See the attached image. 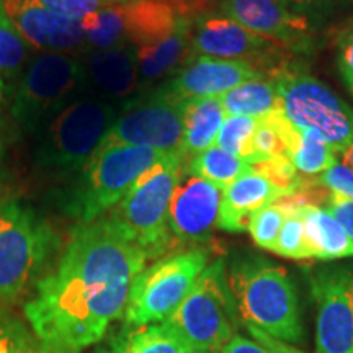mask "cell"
<instances>
[{
	"label": "cell",
	"mask_w": 353,
	"mask_h": 353,
	"mask_svg": "<svg viewBox=\"0 0 353 353\" xmlns=\"http://www.w3.org/2000/svg\"><path fill=\"white\" fill-rule=\"evenodd\" d=\"M148 260L112 218L79 224L25 304L38 342L51 353H81L100 343L123 317L132 280Z\"/></svg>",
	"instance_id": "1"
},
{
	"label": "cell",
	"mask_w": 353,
	"mask_h": 353,
	"mask_svg": "<svg viewBox=\"0 0 353 353\" xmlns=\"http://www.w3.org/2000/svg\"><path fill=\"white\" fill-rule=\"evenodd\" d=\"M226 278L241 324L285 343L303 341L296 286L283 265L242 255L226 267Z\"/></svg>",
	"instance_id": "2"
},
{
	"label": "cell",
	"mask_w": 353,
	"mask_h": 353,
	"mask_svg": "<svg viewBox=\"0 0 353 353\" xmlns=\"http://www.w3.org/2000/svg\"><path fill=\"white\" fill-rule=\"evenodd\" d=\"M118 112L97 97H79L43 128L34 170L52 180L77 175L105 138Z\"/></svg>",
	"instance_id": "3"
},
{
	"label": "cell",
	"mask_w": 353,
	"mask_h": 353,
	"mask_svg": "<svg viewBox=\"0 0 353 353\" xmlns=\"http://www.w3.org/2000/svg\"><path fill=\"white\" fill-rule=\"evenodd\" d=\"M165 154L141 145H99L74 183L65 190V213L81 224L100 219L113 210L145 170Z\"/></svg>",
	"instance_id": "4"
},
{
	"label": "cell",
	"mask_w": 353,
	"mask_h": 353,
	"mask_svg": "<svg viewBox=\"0 0 353 353\" xmlns=\"http://www.w3.org/2000/svg\"><path fill=\"white\" fill-rule=\"evenodd\" d=\"M185 164L180 152L165 154L139 176L108 216L149 260L164 257L170 250V201Z\"/></svg>",
	"instance_id": "5"
},
{
	"label": "cell",
	"mask_w": 353,
	"mask_h": 353,
	"mask_svg": "<svg viewBox=\"0 0 353 353\" xmlns=\"http://www.w3.org/2000/svg\"><path fill=\"white\" fill-rule=\"evenodd\" d=\"M57 236L46 221L17 200L0 201V304L17 301L43 272Z\"/></svg>",
	"instance_id": "6"
},
{
	"label": "cell",
	"mask_w": 353,
	"mask_h": 353,
	"mask_svg": "<svg viewBox=\"0 0 353 353\" xmlns=\"http://www.w3.org/2000/svg\"><path fill=\"white\" fill-rule=\"evenodd\" d=\"M88 85L83 61L65 52H41L21 76L12 117L26 132L43 131L57 113L76 101Z\"/></svg>",
	"instance_id": "7"
},
{
	"label": "cell",
	"mask_w": 353,
	"mask_h": 353,
	"mask_svg": "<svg viewBox=\"0 0 353 353\" xmlns=\"http://www.w3.org/2000/svg\"><path fill=\"white\" fill-rule=\"evenodd\" d=\"M193 352H221L237 334L236 307L228 286L226 260L206 265L195 286L165 321Z\"/></svg>",
	"instance_id": "8"
},
{
	"label": "cell",
	"mask_w": 353,
	"mask_h": 353,
	"mask_svg": "<svg viewBox=\"0 0 353 353\" xmlns=\"http://www.w3.org/2000/svg\"><path fill=\"white\" fill-rule=\"evenodd\" d=\"M208 259V250L195 247L167 254L144 267L131 283L123 312L125 325L161 324L169 319L195 286Z\"/></svg>",
	"instance_id": "9"
},
{
	"label": "cell",
	"mask_w": 353,
	"mask_h": 353,
	"mask_svg": "<svg viewBox=\"0 0 353 353\" xmlns=\"http://www.w3.org/2000/svg\"><path fill=\"white\" fill-rule=\"evenodd\" d=\"M281 107L296 130H312L343 152L353 145V108L316 77L291 69L275 81Z\"/></svg>",
	"instance_id": "10"
},
{
	"label": "cell",
	"mask_w": 353,
	"mask_h": 353,
	"mask_svg": "<svg viewBox=\"0 0 353 353\" xmlns=\"http://www.w3.org/2000/svg\"><path fill=\"white\" fill-rule=\"evenodd\" d=\"M192 50L193 57L210 56L241 61L272 81L298 68L293 52L249 32L221 12H205L195 17Z\"/></svg>",
	"instance_id": "11"
},
{
	"label": "cell",
	"mask_w": 353,
	"mask_h": 353,
	"mask_svg": "<svg viewBox=\"0 0 353 353\" xmlns=\"http://www.w3.org/2000/svg\"><path fill=\"white\" fill-rule=\"evenodd\" d=\"M183 103L165 85L126 101L100 145H141L182 154Z\"/></svg>",
	"instance_id": "12"
},
{
	"label": "cell",
	"mask_w": 353,
	"mask_h": 353,
	"mask_svg": "<svg viewBox=\"0 0 353 353\" xmlns=\"http://www.w3.org/2000/svg\"><path fill=\"white\" fill-rule=\"evenodd\" d=\"M316 353H353V268L327 267L311 276Z\"/></svg>",
	"instance_id": "13"
},
{
	"label": "cell",
	"mask_w": 353,
	"mask_h": 353,
	"mask_svg": "<svg viewBox=\"0 0 353 353\" xmlns=\"http://www.w3.org/2000/svg\"><path fill=\"white\" fill-rule=\"evenodd\" d=\"M219 12L293 54L312 48L311 19L276 0H219Z\"/></svg>",
	"instance_id": "14"
},
{
	"label": "cell",
	"mask_w": 353,
	"mask_h": 353,
	"mask_svg": "<svg viewBox=\"0 0 353 353\" xmlns=\"http://www.w3.org/2000/svg\"><path fill=\"white\" fill-rule=\"evenodd\" d=\"M0 7L33 50L65 54L88 51L81 21L57 15L41 0H0Z\"/></svg>",
	"instance_id": "15"
},
{
	"label": "cell",
	"mask_w": 353,
	"mask_h": 353,
	"mask_svg": "<svg viewBox=\"0 0 353 353\" xmlns=\"http://www.w3.org/2000/svg\"><path fill=\"white\" fill-rule=\"evenodd\" d=\"M221 190L183 169L169 210L172 239L206 242L216 228L221 206Z\"/></svg>",
	"instance_id": "16"
},
{
	"label": "cell",
	"mask_w": 353,
	"mask_h": 353,
	"mask_svg": "<svg viewBox=\"0 0 353 353\" xmlns=\"http://www.w3.org/2000/svg\"><path fill=\"white\" fill-rule=\"evenodd\" d=\"M262 77L252 65L241 61L195 56L183 65L169 83L167 90L180 100L219 99L229 90L252 79Z\"/></svg>",
	"instance_id": "17"
},
{
	"label": "cell",
	"mask_w": 353,
	"mask_h": 353,
	"mask_svg": "<svg viewBox=\"0 0 353 353\" xmlns=\"http://www.w3.org/2000/svg\"><path fill=\"white\" fill-rule=\"evenodd\" d=\"M281 196H285L281 190L265 180L262 175L255 174L250 167L249 172L237 176L221 193L216 229L232 234L247 232L252 216Z\"/></svg>",
	"instance_id": "18"
},
{
	"label": "cell",
	"mask_w": 353,
	"mask_h": 353,
	"mask_svg": "<svg viewBox=\"0 0 353 353\" xmlns=\"http://www.w3.org/2000/svg\"><path fill=\"white\" fill-rule=\"evenodd\" d=\"M83 65L88 85L95 87L103 100L128 99L138 87V57L132 46L94 50L87 54Z\"/></svg>",
	"instance_id": "19"
},
{
	"label": "cell",
	"mask_w": 353,
	"mask_h": 353,
	"mask_svg": "<svg viewBox=\"0 0 353 353\" xmlns=\"http://www.w3.org/2000/svg\"><path fill=\"white\" fill-rule=\"evenodd\" d=\"M195 17H183L167 37L136 50L139 77L145 82L176 74L193 57L192 33Z\"/></svg>",
	"instance_id": "20"
},
{
	"label": "cell",
	"mask_w": 353,
	"mask_h": 353,
	"mask_svg": "<svg viewBox=\"0 0 353 353\" xmlns=\"http://www.w3.org/2000/svg\"><path fill=\"white\" fill-rule=\"evenodd\" d=\"M188 343L165 322L123 325L92 353H192Z\"/></svg>",
	"instance_id": "21"
},
{
	"label": "cell",
	"mask_w": 353,
	"mask_h": 353,
	"mask_svg": "<svg viewBox=\"0 0 353 353\" xmlns=\"http://www.w3.org/2000/svg\"><path fill=\"white\" fill-rule=\"evenodd\" d=\"M224 120L226 112L219 99L185 100L182 136V156L185 161L216 144Z\"/></svg>",
	"instance_id": "22"
},
{
	"label": "cell",
	"mask_w": 353,
	"mask_h": 353,
	"mask_svg": "<svg viewBox=\"0 0 353 353\" xmlns=\"http://www.w3.org/2000/svg\"><path fill=\"white\" fill-rule=\"evenodd\" d=\"M306 231L312 259L330 262L353 257V239L337 219L321 206H307L299 211Z\"/></svg>",
	"instance_id": "23"
},
{
	"label": "cell",
	"mask_w": 353,
	"mask_h": 353,
	"mask_svg": "<svg viewBox=\"0 0 353 353\" xmlns=\"http://www.w3.org/2000/svg\"><path fill=\"white\" fill-rule=\"evenodd\" d=\"M226 117H247L262 120L281 107L275 81L267 77H257L237 85L228 94L219 97Z\"/></svg>",
	"instance_id": "24"
},
{
	"label": "cell",
	"mask_w": 353,
	"mask_h": 353,
	"mask_svg": "<svg viewBox=\"0 0 353 353\" xmlns=\"http://www.w3.org/2000/svg\"><path fill=\"white\" fill-rule=\"evenodd\" d=\"M185 170L213 183L223 192L237 176L249 172L250 165L241 157L223 151L218 145H211L203 152L188 159L187 164H185Z\"/></svg>",
	"instance_id": "25"
},
{
	"label": "cell",
	"mask_w": 353,
	"mask_h": 353,
	"mask_svg": "<svg viewBox=\"0 0 353 353\" xmlns=\"http://www.w3.org/2000/svg\"><path fill=\"white\" fill-rule=\"evenodd\" d=\"M299 143L291 154V162L306 176H316L317 174H324L330 167L335 165L337 159L332 148L322 139L317 131L312 130H298Z\"/></svg>",
	"instance_id": "26"
},
{
	"label": "cell",
	"mask_w": 353,
	"mask_h": 353,
	"mask_svg": "<svg viewBox=\"0 0 353 353\" xmlns=\"http://www.w3.org/2000/svg\"><path fill=\"white\" fill-rule=\"evenodd\" d=\"M30 50L32 48L0 7V77L19 76L28 61Z\"/></svg>",
	"instance_id": "27"
},
{
	"label": "cell",
	"mask_w": 353,
	"mask_h": 353,
	"mask_svg": "<svg viewBox=\"0 0 353 353\" xmlns=\"http://www.w3.org/2000/svg\"><path fill=\"white\" fill-rule=\"evenodd\" d=\"M259 120L247 117H226L218 132L216 144L232 156L241 157L250 165V143Z\"/></svg>",
	"instance_id": "28"
},
{
	"label": "cell",
	"mask_w": 353,
	"mask_h": 353,
	"mask_svg": "<svg viewBox=\"0 0 353 353\" xmlns=\"http://www.w3.org/2000/svg\"><path fill=\"white\" fill-rule=\"evenodd\" d=\"M273 254L291 260L312 259L301 214L296 213L286 216L283 221V226H281V231L278 234L276 245Z\"/></svg>",
	"instance_id": "29"
},
{
	"label": "cell",
	"mask_w": 353,
	"mask_h": 353,
	"mask_svg": "<svg viewBox=\"0 0 353 353\" xmlns=\"http://www.w3.org/2000/svg\"><path fill=\"white\" fill-rule=\"evenodd\" d=\"M250 167H252L255 174L262 175L265 180H268L278 190H281L285 195L296 192L299 185H301L303 175L298 174L296 167L293 165V162H291L288 156L265 159V161L255 162Z\"/></svg>",
	"instance_id": "30"
},
{
	"label": "cell",
	"mask_w": 353,
	"mask_h": 353,
	"mask_svg": "<svg viewBox=\"0 0 353 353\" xmlns=\"http://www.w3.org/2000/svg\"><path fill=\"white\" fill-rule=\"evenodd\" d=\"M285 218L286 214L283 211L278 208L275 203H272V205L259 210L252 216L249 224V231L247 232H250V237H252L260 249L273 252Z\"/></svg>",
	"instance_id": "31"
},
{
	"label": "cell",
	"mask_w": 353,
	"mask_h": 353,
	"mask_svg": "<svg viewBox=\"0 0 353 353\" xmlns=\"http://www.w3.org/2000/svg\"><path fill=\"white\" fill-rule=\"evenodd\" d=\"M319 179L332 193L353 200V145L341 152V162H335Z\"/></svg>",
	"instance_id": "32"
},
{
	"label": "cell",
	"mask_w": 353,
	"mask_h": 353,
	"mask_svg": "<svg viewBox=\"0 0 353 353\" xmlns=\"http://www.w3.org/2000/svg\"><path fill=\"white\" fill-rule=\"evenodd\" d=\"M44 7L50 8L51 12L64 19L72 21H82L92 13L101 10V8L114 6V3H123L128 0H41Z\"/></svg>",
	"instance_id": "33"
},
{
	"label": "cell",
	"mask_w": 353,
	"mask_h": 353,
	"mask_svg": "<svg viewBox=\"0 0 353 353\" xmlns=\"http://www.w3.org/2000/svg\"><path fill=\"white\" fill-rule=\"evenodd\" d=\"M28 339L19 321L0 312V353H20Z\"/></svg>",
	"instance_id": "34"
},
{
	"label": "cell",
	"mask_w": 353,
	"mask_h": 353,
	"mask_svg": "<svg viewBox=\"0 0 353 353\" xmlns=\"http://www.w3.org/2000/svg\"><path fill=\"white\" fill-rule=\"evenodd\" d=\"M325 210L337 219V223L345 229L353 239V200L339 193H330Z\"/></svg>",
	"instance_id": "35"
},
{
	"label": "cell",
	"mask_w": 353,
	"mask_h": 353,
	"mask_svg": "<svg viewBox=\"0 0 353 353\" xmlns=\"http://www.w3.org/2000/svg\"><path fill=\"white\" fill-rule=\"evenodd\" d=\"M337 65L347 87L353 90V30L342 34L337 48Z\"/></svg>",
	"instance_id": "36"
},
{
	"label": "cell",
	"mask_w": 353,
	"mask_h": 353,
	"mask_svg": "<svg viewBox=\"0 0 353 353\" xmlns=\"http://www.w3.org/2000/svg\"><path fill=\"white\" fill-rule=\"evenodd\" d=\"M219 353H272L267 347L255 341L252 337H245L242 334H236L226 345L221 348Z\"/></svg>",
	"instance_id": "37"
},
{
	"label": "cell",
	"mask_w": 353,
	"mask_h": 353,
	"mask_svg": "<svg viewBox=\"0 0 353 353\" xmlns=\"http://www.w3.org/2000/svg\"><path fill=\"white\" fill-rule=\"evenodd\" d=\"M276 2L283 3V6L296 12H301L307 17L309 13H316L327 7V0H276Z\"/></svg>",
	"instance_id": "38"
},
{
	"label": "cell",
	"mask_w": 353,
	"mask_h": 353,
	"mask_svg": "<svg viewBox=\"0 0 353 353\" xmlns=\"http://www.w3.org/2000/svg\"><path fill=\"white\" fill-rule=\"evenodd\" d=\"M20 353H51V352L48 350V348L44 345H41L39 342L28 339V341H26V343L23 345V348H21Z\"/></svg>",
	"instance_id": "39"
},
{
	"label": "cell",
	"mask_w": 353,
	"mask_h": 353,
	"mask_svg": "<svg viewBox=\"0 0 353 353\" xmlns=\"http://www.w3.org/2000/svg\"><path fill=\"white\" fill-rule=\"evenodd\" d=\"M2 159H3V145H2V139H0V182H2V175H3Z\"/></svg>",
	"instance_id": "40"
},
{
	"label": "cell",
	"mask_w": 353,
	"mask_h": 353,
	"mask_svg": "<svg viewBox=\"0 0 353 353\" xmlns=\"http://www.w3.org/2000/svg\"><path fill=\"white\" fill-rule=\"evenodd\" d=\"M192 353H218V352H192Z\"/></svg>",
	"instance_id": "41"
},
{
	"label": "cell",
	"mask_w": 353,
	"mask_h": 353,
	"mask_svg": "<svg viewBox=\"0 0 353 353\" xmlns=\"http://www.w3.org/2000/svg\"><path fill=\"white\" fill-rule=\"evenodd\" d=\"M350 92H352V94H353V90H350Z\"/></svg>",
	"instance_id": "42"
}]
</instances>
